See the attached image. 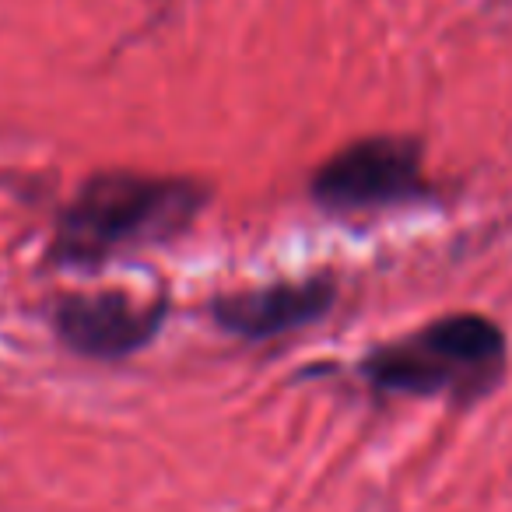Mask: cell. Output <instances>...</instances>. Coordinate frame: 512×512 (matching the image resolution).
Returning <instances> with one entry per match:
<instances>
[{
	"label": "cell",
	"instance_id": "obj_1",
	"mask_svg": "<svg viewBox=\"0 0 512 512\" xmlns=\"http://www.w3.org/2000/svg\"><path fill=\"white\" fill-rule=\"evenodd\" d=\"M207 204L211 186L197 176L137 169L92 172L60 207L46 264L88 274L144 249H165L193 232Z\"/></svg>",
	"mask_w": 512,
	"mask_h": 512
},
{
	"label": "cell",
	"instance_id": "obj_2",
	"mask_svg": "<svg viewBox=\"0 0 512 512\" xmlns=\"http://www.w3.org/2000/svg\"><path fill=\"white\" fill-rule=\"evenodd\" d=\"M355 376L386 397L446 400L463 411L505 383L509 337L484 313H446L365 351Z\"/></svg>",
	"mask_w": 512,
	"mask_h": 512
},
{
	"label": "cell",
	"instance_id": "obj_3",
	"mask_svg": "<svg viewBox=\"0 0 512 512\" xmlns=\"http://www.w3.org/2000/svg\"><path fill=\"white\" fill-rule=\"evenodd\" d=\"M432 197L435 190L425 176V144L411 134L355 137L309 179V200L337 218L397 211Z\"/></svg>",
	"mask_w": 512,
	"mask_h": 512
},
{
	"label": "cell",
	"instance_id": "obj_4",
	"mask_svg": "<svg viewBox=\"0 0 512 512\" xmlns=\"http://www.w3.org/2000/svg\"><path fill=\"white\" fill-rule=\"evenodd\" d=\"M50 327L71 355L88 362H127L155 344L169 323V299H137L123 288L64 292L50 302Z\"/></svg>",
	"mask_w": 512,
	"mask_h": 512
},
{
	"label": "cell",
	"instance_id": "obj_5",
	"mask_svg": "<svg viewBox=\"0 0 512 512\" xmlns=\"http://www.w3.org/2000/svg\"><path fill=\"white\" fill-rule=\"evenodd\" d=\"M337 306V285L330 278L271 281L260 288L218 292L207 302V320L228 337L260 344L274 337L299 334L323 323Z\"/></svg>",
	"mask_w": 512,
	"mask_h": 512
}]
</instances>
